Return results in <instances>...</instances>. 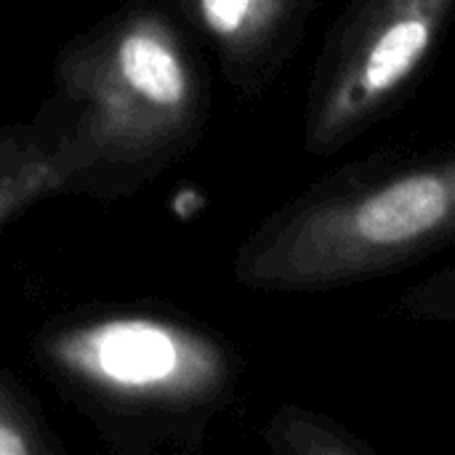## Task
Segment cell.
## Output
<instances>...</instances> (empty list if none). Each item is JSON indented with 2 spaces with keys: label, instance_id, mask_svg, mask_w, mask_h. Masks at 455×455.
<instances>
[{
  "label": "cell",
  "instance_id": "6da1fadb",
  "mask_svg": "<svg viewBox=\"0 0 455 455\" xmlns=\"http://www.w3.org/2000/svg\"><path fill=\"white\" fill-rule=\"evenodd\" d=\"M455 245V136L384 147L280 203L243 240L237 283L328 293L405 272Z\"/></svg>",
  "mask_w": 455,
  "mask_h": 455
},
{
  "label": "cell",
  "instance_id": "7a4b0ae2",
  "mask_svg": "<svg viewBox=\"0 0 455 455\" xmlns=\"http://www.w3.org/2000/svg\"><path fill=\"white\" fill-rule=\"evenodd\" d=\"M455 16V0H349L307 85L301 149L333 157L395 117L419 91Z\"/></svg>",
  "mask_w": 455,
  "mask_h": 455
},
{
  "label": "cell",
  "instance_id": "3957f363",
  "mask_svg": "<svg viewBox=\"0 0 455 455\" xmlns=\"http://www.w3.org/2000/svg\"><path fill=\"white\" fill-rule=\"evenodd\" d=\"M69 355L117 392L195 421L221 411L237 389L240 357L221 339L184 323L117 320L80 336Z\"/></svg>",
  "mask_w": 455,
  "mask_h": 455
},
{
  "label": "cell",
  "instance_id": "277c9868",
  "mask_svg": "<svg viewBox=\"0 0 455 455\" xmlns=\"http://www.w3.org/2000/svg\"><path fill=\"white\" fill-rule=\"evenodd\" d=\"M240 99H261L296 59L317 0H187Z\"/></svg>",
  "mask_w": 455,
  "mask_h": 455
},
{
  "label": "cell",
  "instance_id": "5b68a950",
  "mask_svg": "<svg viewBox=\"0 0 455 455\" xmlns=\"http://www.w3.org/2000/svg\"><path fill=\"white\" fill-rule=\"evenodd\" d=\"M264 443L275 455H376V448L328 413L285 403L264 427Z\"/></svg>",
  "mask_w": 455,
  "mask_h": 455
},
{
  "label": "cell",
  "instance_id": "8992f818",
  "mask_svg": "<svg viewBox=\"0 0 455 455\" xmlns=\"http://www.w3.org/2000/svg\"><path fill=\"white\" fill-rule=\"evenodd\" d=\"M389 315L455 328V264L443 267L435 275L405 288L389 304Z\"/></svg>",
  "mask_w": 455,
  "mask_h": 455
},
{
  "label": "cell",
  "instance_id": "52a82bcc",
  "mask_svg": "<svg viewBox=\"0 0 455 455\" xmlns=\"http://www.w3.org/2000/svg\"><path fill=\"white\" fill-rule=\"evenodd\" d=\"M29 451H35V445L24 440L21 427L0 408V455H19Z\"/></svg>",
  "mask_w": 455,
  "mask_h": 455
}]
</instances>
